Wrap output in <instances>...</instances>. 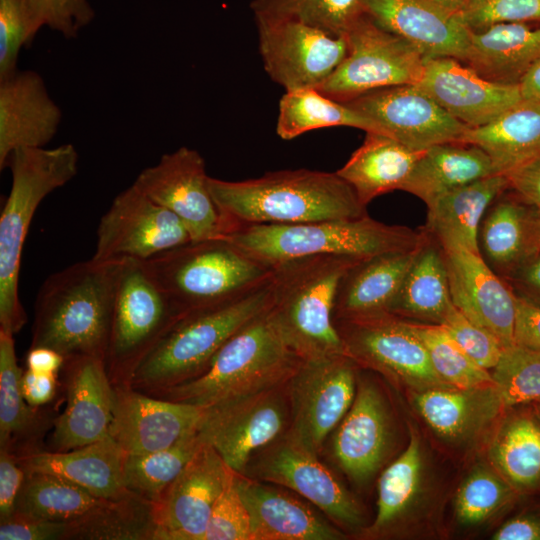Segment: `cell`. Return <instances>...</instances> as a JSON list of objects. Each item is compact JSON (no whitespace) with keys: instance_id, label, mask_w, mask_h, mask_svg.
<instances>
[{"instance_id":"cell-1","label":"cell","mask_w":540,"mask_h":540,"mask_svg":"<svg viewBox=\"0 0 540 540\" xmlns=\"http://www.w3.org/2000/svg\"><path fill=\"white\" fill-rule=\"evenodd\" d=\"M208 185L224 234L243 224L289 225L367 215L366 206L336 172L282 170L243 181L209 177Z\"/></svg>"},{"instance_id":"cell-2","label":"cell","mask_w":540,"mask_h":540,"mask_svg":"<svg viewBox=\"0 0 540 540\" xmlns=\"http://www.w3.org/2000/svg\"><path fill=\"white\" fill-rule=\"evenodd\" d=\"M122 262L91 258L47 277L35 300L30 347L53 349L65 359H105Z\"/></svg>"},{"instance_id":"cell-3","label":"cell","mask_w":540,"mask_h":540,"mask_svg":"<svg viewBox=\"0 0 540 540\" xmlns=\"http://www.w3.org/2000/svg\"><path fill=\"white\" fill-rule=\"evenodd\" d=\"M74 145L22 148L8 158L11 188L0 216V331L14 336L27 321L19 297L22 250L40 203L78 172Z\"/></svg>"},{"instance_id":"cell-4","label":"cell","mask_w":540,"mask_h":540,"mask_svg":"<svg viewBox=\"0 0 540 540\" xmlns=\"http://www.w3.org/2000/svg\"><path fill=\"white\" fill-rule=\"evenodd\" d=\"M360 260L324 254L271 267L269 311L287 344L302 360L345 354L334 324V303L341 279Z\"/></svg>"},{"instance_id":"cell-5","label":"cell","mask_w":540,"mask_h":540,"mask_svg":"<svg viewBox=\"0 0 540 540\" xmlns=\"http://www.w3.org/2000/svg\"><path fill=\"white\" fill-rule=\"evenodd\" d=\"M271 278L223 303L182 315L135 369L129 384L146 394L201 375L220 348L271 306Z\"/></svg>"},{"instance_id":"cell-6","label":"cell","mask_w":540,"mask_h":540,"mask_svg":"<svg viewBox=\"0 0 540 540\" xmlns=\"http://www.w3.org/2000/svg\"><path fill=\"white\" fill-rule=\"evenodd\" d=\"M425 231L387 225L364 215L352 219L302 224H243L223 236L252 259L268 266L312 255H345L359 259L410 250Z\"/></svg>"},{"instance_id":"cell-7","label":"cell","mask_w":540,"mask_h":540,"mask_svg":"<svg viewBox=\"0 0 540 540\" xmlns=\"http://www.w3.org/2000/svg\"><path fill=\"white\" fill-rule=\"evenodd\" d=\"M269 309L237 331L201 375L148 395L204 408L286 384L302 359L283 338Z\"/></svg>"},{"instance_id":"cell-8","label":"cell","mask_w":540,"mask_h":540,"mask_svg":"<svg viewBox=\"0 0 540 540\" xmlns=\"http://www.w3.org/2000/svg\"><path fill=\"white\" fill-rule=\"evenodd\" d=\"M143 263L181 315L236 298L272 275L223 237L190 241Z\"/></svg>"},{"instance_id":"cell-9","label":"cell","mask_w":540,"mask_h":540,"mask_svg":"<svg viewBox=\"0 0 540 540\" xmlns=\"http://www.w3.org/2000/svg\"><path fill=\"white\" fill-rule=\"evenodd\" d=\"M181 316L143 261L123 258L104 359L113 386L129 384L137 366Z\"/></svg>"},{"instance_id":"cell-10","label":"cell","mask_w":540,"mask_h":540,"mask_svg":"<svg viewBox=\"0 0 540 540\" xmlns=\"http://www.w3.org/2000/svg\"><path fill=\"white\" fill-rule=\"evenodd\" d=\"M346 39L345 58L316 88L322 94L346 102L373 90L420 81L425 56L366 14L348 31Z\"/></svg>"},{"instance_id":"cell-11","label":"cell","mask_w":540,"mask_h":540,"mask_svg":"<svg viewBox=\"0 0 540 540\" xmlns=\"http://www.w3.org/2000/svg\"><path fill=\"white\" fill-rule=\"evenodd\" d=\"M352 358L335 354L302 360L288 380V434L318 454L350 409L355 395Z\"/></svg>"},{"instance_id":"cell-12","label":"cell","mask_w":540,"mask_h":540,"mask_svg":"<svg viewBox=\"0 0 540 540\" xmlns=\"http://www.w3.org/2000/svg\"><path fill=\"white\" fill-rule=\"evenodd\" d=\"M281 386L204 407L198 435L233 471L242 474L252 454L277 440L290 421Z\"/></svg>"},{"instance_id":"cell-13","label":"cell","mask_w":540,"mask_h":540,"mask_svg":"<svg viewBox=\"0 0 540 540\" xmlns=\"http://www.w3.org/2000/svg\"><path fill=\"white\" fill-rule=\"evenodd\" d=\"M190 241L188 230L173 212L132 184L101 217L92 258L144 261Z\"/></svg>"},{"instance_id":"cell-14","label":"cell","mask_w":540,"mask_h":540,"mask_svg":"<svg viewBox=\"0 0 540 540\" xmlns=\"http://www.w3.org/2000/svg\"><path fill=\"white\" fill-rule=\"evenodd\" d=\"M256 23L264 68L285 91L317 88L347 54L346 36L297 21Z\"/></svg>"},{"instance_id":"cell-15","label":"cell","mask_w":540,"mask_h":540,"mask_svg":"<svg viewBox=\"0 0 540 540\" xmlns=\"http://www.w3.org/2000/svg\"><path fill=\"white\" fill-rule=\"evenodd\" d=\"M206 164L188 147L162 155L157 164L142 170L133 184L185 225L191 241L221 238V214L208 185Z\"/></svg>"},{"instance_id":"cell-16","label":"cell","mask_w":540,"mask_h":540,"mask_svg":"<svg viewBox=\"0 0 540 540\" xmlns=\"http://www.w3.org/2000/svg\"><path fill=\"white\" fill-rule=\"evenodd\" d=\"M345 354L424 388L450 387L436 373L427 349L397 315L382 312L335 323Z\"/></svg>"},{"instance_id":"cell-17","label":"cell","mask_w":540,"mask_h":540,"mask_svg":"<svg viewBox=\"0 0 540 540\" xmlns=\"http://www.w3.org/2000/svg\"><path fill=\"white\" fill-rule=\"evenodd\" d=\"M254 479L289 488L334 521L351 527L362 524L353 496L309 451L288 433L266 446L250 466Z\"/></svg>"},{"instance_id":"cell-18","label":"cell","mask_w":540,"mask_h":540,"mask_svg":"<svg viewBox=\"0 0 540 540\" xmlns=\"http://www.w3.org/2000/svg\"><path fill=\"white\" fill-rule=\"evenodd\" d=\"M344 103L378 123L385 135L418 151L459 142L468 129L417 84L373 90Z\"/></svg>"},{"instance_id":"cell-19","label":"cell","mask_w":540,"mask_h":540,"mask_svg":"<svg viewBox=\"0 0 540 540\" xmlns=\"http://www.w3.org/2000/svg\"><path fill=\"white\" fill-rule=\"evenodd\" d=\"M231 468L203 443L155 506L154 540H203Z\"/></svg>"},{"instance_id":"cell-20","label":"cell","mask_w":540,"mask_h":540,"mask_svg":"<svg viewBox=\"0 0 540 540\" xmlns=\"http://www.w3.org/2000/svg\"><path fill=\"white\" fill-rule=\"evenodd\" d=\"M66 406L54 418L52 451H68L110 436L113 385L104 359L79 356L62 367Z\"/></svg>"},{"instance_id":"cell-21","label":"cell","mask_w":540,"mask_h":540,"mask_svg":"<svg viewBox=\"0 0 540 540\" xmlns=\"http://www.w3.org/2000/svg\"><path fill=\"white\" fill-rule=\"evenodd\" d=\"M203 413V407L117 385L113 386L110 436L125 454L150 453L196 431Z\"/></svg>"},{"instance_id":"cell-22","label":"cell","mask_w":540,"mask_h":540,"mask_svg":"<svg viewBox=\"0 0 540 540\" xmlns=\"http://www.w3.org/2000/svg\"><path fill=\"white\" fill-rule=\"evenodd\" d=\"M417 85L468 128L492 122L522 100L518 85L490 81L450 57L427 58Z\"/></svg>"},{"instance_id":"cell-23","label":"cell","mask_w":540,"mask_h":540,"mask_svg":"<svg viewBox=\"0 0 540 540\" xmlns=\"http://www.w3.org/2000/svg\"><path fill=\"white\" fill-rule=\"evenodd\" d=\"M452 303L469 320L495 335L504 347L514 344L516 295L485 262L481 253L442 249Z\"/></svg>"},{"instance_id":"cell-24","label":"cell","mask_w":540,"mask_h":540,"mask_svg":"<svg viewBox=\"0 0 540 540\" xmlns=\"http://www.w3.org/2000/svg\"><path fill=\"white\" fill-rule=\"evenodd\" d=\"M62 118L60 106L38 72L18 68L0 78V169H5L9 156L18 149L46 147Z\"/></svg>"},{"instance_id":"cell-25","label":"cell","mask_w":540,"mask_h":540,"mask_svg":"<svg viewBox=\"0 0 540 540\" xmlns=\"http://www.w3.org/2000/svg\"><path fill=\"white\" fill-rule=\"evenodd\" d=\"M365 14L426 59L450 57L464 62L466 58L470 30L461 15L431 0H365Z\"/></svg>"},{"instance_id":"cell-26","label":"cell","mask_w":540,"mask_h":540,"mask_svg":"<svg viewBox=\"0 0 540 540\" xmlns=\"http://www.w3.org/2000/svg\"><path fill=\"white\" fill-rule=\"evenodd\" d=\"M389 443V421L377 388L361 383L354 401L338 424L333 453L342 470L364 482L380 467Z\"/></svg>"},{"instance_id":"cell-27","label":"cell","mask_w":540,"mask_h":540,"mask_svg":"<svg viewBox=\"0 0 540 540\" xmlns=\"http://www.w3.org/2000/svg\"><path fill=\"white\" fill-rule=\"evenodd\" d=\"M249 512L252 540H338L344 534L313 509L272 486L237 473Z\"/></svg>"},{"instance_id":"cell-28","label":"cell","mask_w":540,"mask_h":540,"mask_svg":"<svg viewBox=\"0 0 540 540\" xmlns=\"http://www.w3.org/2000/svg\"><path fill=\"white\" fill-rule=\"evenodd\" d=\"M125 453L111 436L68 451L37 450L19 460L26 472L46 473L74 483L95 496L120 500L134 494L123 481Z\"/></svg>"},{"instance_id":"cell-29","label":"cell","mask_w":540,"mask_h":540,"mask_svg":"<svg viewBox=\"0 0 540 540\" xmlns=\"http://www.w3.org/2000/svg\"><path fill=\"white\" fill-rule=\"evenodd\" d=\"M425 239L426 236L413 249L362 259L352 266L338 285L333 310L334 324L389 312Z\"/></svg>"},{"instance_id":"cell-30","label":"cell","mask_w":540,"mask_h":540,"mask_svg":"<svg viewBox=\"0 0 540 540\" xmlns=\"http://www.w3.org/2000/svg\"><path fill=\"white\" fill-rule=\"evenodd\" d=\"M507 189V177L493 174L443 194L427 207L425 231L442 249L463 248L480 253V223L491 204Z\"/></svg>"},{"instance_id":"cell-31","label":"cell","mask_w":540,"mask_h":540,"mask_svg":"<svg viewBox=\"0 0 540 540\" xmlns=\"http://www.w3.org/2000/svg\"><path fill=\"white\" fill-rule=\"evenodd\" d=\"M539 59L540 26L509 22L470 30L463 63L490 81L518 85Z\"/></svg>"},{"instance_id":"cell-32","label":"cell","mask_w":540,"mask_h":540,"mask_svg":"<svg viewBox=\"0 0 540 540\" xmlns=\"http://www.w3.org/2000/svg\"><path fill=\"white\" fill-rule=\"evenodd\" d=\"M415 404L427 424L450 441L473 437L505 407L495 385L425 388L416 395Z\"/></svg>"},{"instance_id":"cell-33","label":"cell","mask_w":540,"mask_h":540,"mask_svg":"<svg viewBox=\"0 0 540 540\" xmlns=\"http://www.w3.org/2000/svg\"><path fill=\"white\" fill-rule=\"evenodd\" d=\"M424 151L411 149L387 135L367 132L361 146L336 173L367 206L380 195L401 190Z\"/></svg>"},{"instance_id":"cell-34","label":"cell","mask_w":540,"mask_h":540,"mask_svg":"<svg viewBox=\"0 0 540 540\" xmlns=\"http://www.w3.org/2000/svg\"><path fill=\"white\" fill-rule=\"evenodd\" d=\"M459 142L482 149L506 176L540 157V102L522 99L492 122L468 128Z\"/></svg>"},{"instance_id":"cell-35","label":"cell","mask_w":540,"mask_h":540,"mask_svg":"<svg viewBox=\"0 0 540 540\" xmlns=\"http://www.w3.org/2000/svg\"><path fill=\"white\" fill-rule=\"evenodd\" d=\"M22 374L13 335L0 331V449L18 457L40 450L38 442L54 422L25 400Z\"/></svg>"},{"instance_id":"cell-36","label":"cell","mask_w":540,"mask_h":540,"mask_svg":"<svg viewBox=\"0 0 540 540\" xmlns=\"http://www.w3.org/2000/svg\"><path fill=\"white\" fill-rule=\"evenodd\" d=\"M493 174L497 173L489 156L479 147L462 142L443 143L423 152L401 190L429 207L443 194Z\"/></svg>"},{"instance_id":"cell-37","label":"cell","mask_w":540,"mask_h":540,"mask_svg":"<svg viewBox=\"0 0 540 540\" xmlns=\"http://www.w3.org/2000/svg\"><path fill=\"white\" fill-rule=\"evenodd\" d=\"M501 194L488 208L480 230L482 257L504 280L539 246L534 206Z\"/></svg>"},{"instance_id":"cell-38","label":"cell","mask_w":540,"mask_h":540,"mask_svg":"<svg viewBox=\"0 0 540 540\" xmlns=\"http://www.w3.org/2000/svg\"><path fill=\"white\" fill-rule=\"evenodd\" d=\"M113 500L54 475L27 472L16 512L70 526L69 540Z\"/></svg>"},{"instance_id":"cell-39","label":"cell","mask_w":540,"mask_h":540,"mask_svg":"<svg viewBox=\"0 0 540 540\" xmlns=\"http://www.w3.org/2000/svg\"><path fill=\"white\" fill-rule=\"evenodd\" d=\"M451 305L443 250L426 232V239L392 302L389 312L397 316L416 318L430 324H441Z\"/></svg>"},{"instance_id":"cell-40","label":"cell","mask_w":540,"mask_h":540,"mask_svg":"<svg viewBox=\"0 0 540 540\" xmlns=\"http://www.w3.org/2000/svg\"><path fill=\"white\" fill-rule=\"evenodd\" d=\"M346 126L385 135L381 126L348 104L322 94L316 88L285 91L279 102L276 132L291 140L306 132Z\"/></svg>"},{"instance_id":"cell-41","label":"cell","mask_w":540,"mask_h":540,"mask_svg":"<svg viewBox=\"0 0 540 540\" xmlns=\"http://www.w3.org/2000/svg\"><path fill=\"white\" fill-rule=\"evenodd\" d=\"M492 463L516 490L529 491L540 483V420L529 413L507 419L490 446Z\"/></svg>"},{"instance_id":"cell-42","label":"cell","mask_w":540,"mask_h":540,"mask_svg":"<svg viewBox=\"0 0 540 540\" xmlns=\"http://www.w3.org/2000/svg\"><path fill=\"white\" fill-rule=\"evenodd\" d=\"M202 444L196 430L168 448L144 454H125L123 481L126 489L157 506Z\"/></svg>"},{"instance_id":"cell-43","label":"cell","mask_w":540,"mask_h":540,"mask_svg":"<svg viewBox=\"0 0 540 540\" xmlns=\"http://www.w3.org/2000/svg\"><path fill=\"white\" fill-rule=\"evenodd\" d=\"M256 21H297L346 36L365 14V0H253Z\"/></svg>"},{"instance_id":"cell-44","label":"cell","mask_w":540,"mask_h":540,"mask_svg":"<svg viewBox=\"0 0 540 540\" xmlns=\"http://www.w3.org/2000/svg\"><path fill=\"white\" fill-rule=\"evenodd\" d=\"M420 338L439 377L450 387L494 385L491 373L480 367L440 324L408 322Z\"/></svg>"},{"instance_id":"cell-45","label":"cell","mask_w":540,"mask_h":540,"mask_svg":"<svg viewBox=\"0 0 540 540\" xmlns=\"http://www.w3.org/2000/svg\"><path fill=\"white\" fill-rule=\"evenodd\" d=\"M423 468L422 450L411 432L404 452L382 473L378 482L377 513L372 530L379 531L397 519L418 491Z\"/></svg>"},{"instance_id":"cell-46","label":"cell","mask_w":540,"mask_h":540,"mask_svg":"<svg viewBox=\"0 0 540 540\" xmlns=\"http://www.w3.org/2000/svg\"><path fill=\"white\" fill-rule=\"evenodd\" d=\"M491 375L505 407L540 400V351L504 347Z\"/></svg>"},{"instance_id":"cell-47","label":"cell","mask_w":540,"mask_h":540,"mask_svg":"<svg viewBox=\"0 0 540 540\" xmlns=\"http://www.w3.org/2000/svg\"><path fill=\"white\" fill-rule=\"evenodd\" d=\"M516 492L502 476L486 468H477L458 489L456 516L462 524H479L510 503Z\"/></svg>"},{"instance_id":"cell-48","label":"cell","mask_w":540,"mask_h":540,"mask_svg":"<svg viewBox=\"0 0 540 540\" xmlns=\"http://www.w3.org/2000/svg\"><path fill=\"white\" fill-rule=\"evenodd\" d=\"M32 33L43 27L65 39L77 38L95 18L90 0H22Z\"/></svg>"},{"instance_id":"cell-49","label":"cell","mask_w":540,"mask_h":540,"mask_svg":"<svg viewBox=\"0 0 540 540\" xmlns=\"http://www.w3.org/2000/svg\"><path fill=\"white\" fill-rule=\"evenodd\" d=\"M231 469L211 512L203 540H252L249 512Z\"/></svg>"},{"instance_id":"cell-50","label":"cell","mask_w":540,"mask_h":540,"mask_svg":"<svg viewBox=\"0 0 540 540\" xmlns=\"http://www.w3.org/2000/svg\"><path fill=\"white\" fill-rule=\"evenodd\" d=\"M440 325L480 367L489 371L497 365L503 344L491 332L469 320L453 303Z\"/></svg>"},{"instance_id":"cell-51","label":"cell","mask_w":540,"mask_h":540,"mask_svg":"<svg viewBox=\"0 0 540 540\" xmlns=\"http://www.w3.org/2000/svg\"><path fill=\"white\" fill-rule=\"evenodd\" d=\"M34 39L22 0H0V78L18 69L22 48Z\"/></svg>"},{"instance_id":"cell-52","label":"cell","mask_w":540,"mask_h":540,"mask_svg":"<svg viewBox=\"0 0 540 540\" xmlns=\"http://www.w3.org/2000/svg\"><path fill=\"white\" fill-rule=\"evenodd\" d=\"M471 31L498 23L540 20V0H473L460 14Z\"/></svg>"},{"instance_id":"cell-53","label":"cell","mask_w":540,"mask_h":540,"mask_svg":"<svg viewBox=\"0 0 540 540\" xmlns=\"http://www.w3.org/2000/svg\"><path fill=\"white\" fill-rule=\"evenodd\" d=\"M70 526L15 513L10 519L0 522V540H69Z\"/></svg>"},{"instance_id":"cell-54","label":"cell","mask_w":540,"mask_h":540,"mask_svg":"<svg viewBox=\"0 0 540 540\" xmlns=\"http://www.w3.org/2000/svg\"><path fill=\"white\" fill-rule=\"evenodd\" d=\"M26 475L18 456L0 449V522L15 514Z\"/></svg>"},{"instance_id":"cell-55","label":"cell","mask_w":540,"mask_h":540,"mask_svg":"<svg viewBox=\"0 0 540 540\" xmlns=\"http://www.w3.org/2000/svg\"><path fill=\"white\" fill-rule=\"evenodd\" d=\"M513 292L540 305V245L505 279Z\"/></svg>"},{"instance_id":"cell-56","label":"cell","mask_w":540,"mask_h":540,"mask_svg":"<svg viewBox=\"0 0 540 540\" xmlns=\"http://www.w3.org/2000/svg\"><path fill=\"white\" fill-rule=\"evenodd\" d=\"M514 344L540 351V305L517 295Z\"/></svg>"},{"instance_id":"cell-57","label":"cell","mask_w":540,"mask_h":540,"mask_svg":"<svg viewBox=\"0 0 540 540\" xmlns=\"http://www.w3.org/2000/svg\"><path fill=\"white\" fill-rule=\"evenodd\" d=\"M509 189L524 202L540 207V157L506 175Z\"/></svg>"},{"instance_id":"cell-58","label":"cell","mask_w":540,"mask_h":540,"mask_svg":"<svg viewBox=\"0 0 540 540\" xmlns=\"http://www.w3.org/2000/svg\"><path fill=\"white\" fill-rule=\"evenodd\" d=\"M21 390L25 400L34 407L51 402L57 392V374L39 373L26 369L21 378Z\"/></svg>"},{"instance_id":"cell-59","label":"cell","mask_w":540,"mask_h":540,"mask_svg":"<svg viewBox=\"0 0 540 540\" xmlns=\"http://www.w3.org/2000/svg\"><path fill=\"white\" fill-rule=\"evenodd\" d=\"M495 540H540V518L518 516L504 523L493 535Z\"/></svg>"},{"instance_id":"cell-60","label":"cell","mask_w":540,"mask_h":540,"mask_svg":"<svg viewBox=\"0 0 540 540\" xmlns=\"http://www.w3.org/2000/svg\"><path fill=\"white\" fill-rule=\"evenodd\" d=\"M64 363V356L47 347H30L26 356V369L39 373L58 374Z\"/></svg>"},{"instance_id":"cell-61","label":"cell","mask_w":540,"mask_h":540,"mask_svg":"<svg viewBox=\"0 0 540 540\" xmlns=\"http://www.w3.org/2000/svg\"><path fill=\"white\" fill-rule=\"evenodd\" d=\"M518 86L523 100L540 102V59L525 73Z\"/></svg>"},{"instance_id":"cell-62","label":"cell","mask_w":540,"mask_h":540,"mask_svg":"<svg viewBox=\"0 0 540 540\" xmlns=\"http://www.w3.org/2000/svg\"><path fill=\"white\" fill-rule=\"evenodd\" d=\"M437 5L453 13L461 14L473 0H431Z\"/></svg>"},{"instance_id":"cell-63","label":"cell","mask_w":540,"mask_h":540,"mask_svg":"<svg viewBox=\"0 0 540 540\" xmlns=\"http://www.w3.org/2000/svg\"><path fill=\"white\" fill-rule=\"evenodd\" d=\"M534 219L537 241L540 245V207L534 206Z\"/></svg>"}]
</instances>
